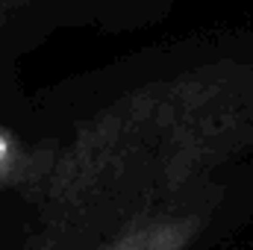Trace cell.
<instances>
[{
    "label": "cell",
    "mask_w": 253,
    "mask_h": 250,
    "mask_svg": "<svg viewBox=\"0 0 253 250\" xmlns=\"http://www.w3.org/2000/svg\"><path fill=\"white\" fill-rule=\"evenodd\" d=\"M253 147V65L206 62L129 88L36 156L42 250H85Z\"/></svg>",
    "instance_id": "6da1fadb"
},
{
    "label": "cell",
    "mask_w": 253,
    "mask_h": 250,
    "mask_svg": "<svg viewBox=\"0 0 253 250\" xmlns=\"http://www.w3.org/2000/svg\"><path fill=\"white\" fill-rule=\"evenodd\" d=\"M203 230V215L194 209H165L106 236L85 250H189Z\"/></svg>",
    "instance_id": "7a4b0ae2"
},
{
    "label": "cell",
    "mask_w": 253,
    "mask_h": 250,
    "mask_svg": "<svg viewBox=\"0 0 253 250\" xmlns=\"http://www.w3.org/2000/svg\"><path fill=\"white\" fill-rule=\"evenodd\" d=\"M33 165H36V156L30 153L24 138L15 129L0 126V188L12 183H27L33 174Z\"/></svg>",
    "instance_id": "3957f363"
}]
</instances>
